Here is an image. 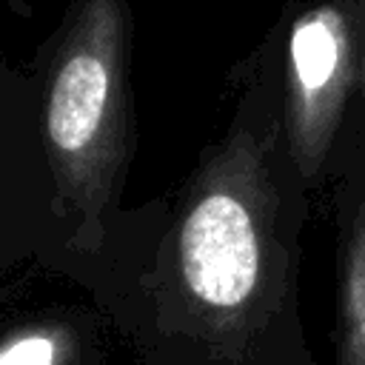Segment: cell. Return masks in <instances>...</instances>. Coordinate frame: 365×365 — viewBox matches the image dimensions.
<instances>
[{
	"label": "cell",
	"instance_id": "6da1fadb",
	"mask_svg": "<svg viewBox=\"0 0 365 365\" xmlns=\"http://www.w3.org/2000/svg\"><path fill=\"white\" fill-rule=\"evenodd\" d=\"M314 194L279 88L254 86L168 194L165 225L120 328L137 365H319L302 322Z\"/></svg>",
	"mask_w": 365,
	"mask_h": 365
},
{
	"label": "cell",
	"instance_id": "7a4b0ae2",
	"mask_svg": "<svg viewBox=\"0 0 365 365\" xmlns=\"http://www.w3.org/2000/svg\"><path fill=\"white\" fill-rule=\"evenodd\" d=\"M137 151L125 0H77L34 117L0 151V271L34 265L91 297L120 334L154 259L168 194L125 205Z\"/></svg>",
	"mask_w": 365,
	"mask_h": 365
},
{
	"label": "cell",
	"instance_id": "3957f363",
	"mask_svg": "<svg viewBox=\"0 0 365 365\" xmlns=\"http://www.w3.org/2000/svg\"><path fill=\"white\" fill-rule=\"evenodd\" d=\"M279 94L291 154L311 194H328L365 134L359 43L342 6L319 3L291 23Z\"/></svg>",
	"mask_w": 365,
	"mask_h": 365
},
{
	"label": "cell",
	"instance_id": "277c9868",
	"mask_svg": "<svg viewBox=\"0 0 365 365\" xmlns=\"http://www.w3.org/2000/svg\"><path fill=\"white\" fill-rule=\"evenodd\" d=\"M334 254V356L336 365H365V137L351 148L328 191Z\"/></svg>",
	"mask_w": 365,
	"mask_h": 365
},
{
	"label": "cell",
	"instance_id": "5b68a950",
	"mask_svg": "<svg viewBox=\"0 0 365 365\" xmlns=\"http://www.w3.org/2000/svg\"><path fill=\"white\" fill-rule=\"evenodd\" d=\"M103 325L111 322L100 308L23 314L3 331L0 365H103Z\"/></svg>",
	"mask_w": 365,
	"mask_h": 365
},
{
	"label": "cell",
	"instance_id": "8992f818",
	"mask_svg": "<svg viewBox=\"0 0 365 365\" xmlns=\"http://www.w3.org/2000/svg\"><path fill=\"white\" fill-rule=\"evenodd\" d=\"M359 108H362V123H365V34L359 43Z\"/></svg>",
	"mask_w": 365,
	"mask_h": 365
}]
</instances>
